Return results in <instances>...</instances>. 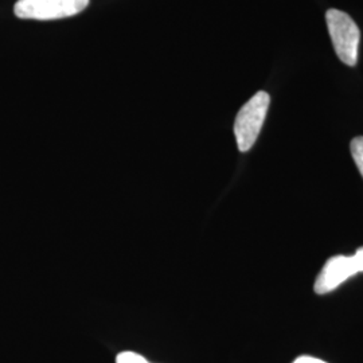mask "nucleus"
<instances>
[{
	"mask_svg": "<svg viewBox=\"0 0 363 363\" xmlns=\"http://www.w3.org/2000/svg\"><path fill=\"white\" fill-rule=\"evenodd\" d=\"M351 155L357 164V167L359 169L361 175L363 178V136H358L355 139H352L350 144Z\"/></svg>",
	"mask_w": 363,
	"mask_h": 363,
	"instance_id": "obj_5",
	"label": "nucleus"
},
{
	"mask_svg": "<svg viewBox=\"0 0 363 363\" xmlns=\"http://www.w3.org/2000/svg\"><path fill=\"white\" fill-rule=\"evenodd\" d=\"M89 0H18L13 13L21 19L54 21L82 13Z\"/></svg>",
	"mask_w": 363,
	"mask_h": 363,
	"instance_id": "obj_3",
	"label": "nucleus"
},
{
	"mask_svg": "<svg viewBox=\"0 0 363 363\" xmlns=\"http://www.w3.org/2000/svg\"><path fill=\"white\" fill-rule=\"evenodd\" d=\"M359 272H363V247H359L350 257L335 256L327 259L323 269L315 280L313 289L318 295H325Z\"/></svg>",
	"mask_w": 363,
	"mask_h": 363,
	"instance_id": "obj_4",
	"label": "nucleus"
},
{
	"mask_svg": "<svg viewBox=\"0 0 363 363\" xmlns=\"http://www.w3.org/2000/svg\"><path fill=\"white\" fill-rule=\"evenodd\" d=\"M294 363H327L322 359H318V358H313V357H308V355H303V357H298L295 359Z\"/></svg>",
	"mask_w": 363,
	"mask_h": 363,
	"instance_id": "obj_7",
	"label": "nucleus"
},
{
	"mask_svg": "<svg viewBox=\"0 0 363 363\" xmlns=\"http://www.w3.org/2000/svg\"><path fill=\"white\" fill-rule=\"evenodd\" d=\"M116 363H150L140 354L132 352V351H124L117 355Z\"/></svg>",
	"mask_w": 363,
	"mask_h": 363,
	"instance_id": "obj_6",
	"label": "nucleus"
},
{
	"mask_svg": "<svg viewBox=\"0 0 363 363\" xmlns=\"http://www.w3.org/2000/svg\"><path fill=\"white\" fill-rule=\"evenodd\" d=\"M325 22L337 58L346 65H357L361 40V31L357 23L349 13L337 9H330L325 13Z\"/></svg>",
	"mask_w": 363,
	"mask_h": 363,
	"instance_id": "obj_1",
	"label": "nucleus"
},
{
	"mask_svg": "<svg viewBox=\"0 0 363 363\" xmlns=\"http://www.w3.org/2000/svg\"><path fill=\"white\" fill-rule=\"evenodd\" d=\"M269 103L271 99L267 91H257L240 109L234 123V135L241 152H247L256 143L268 113Z\"/></svg>",
	"mask_w": 363,
	"mask_h": 363,
	"instance_id": "obj_2",
	"label": "nucleus"
}]
</instances>
